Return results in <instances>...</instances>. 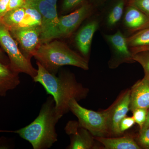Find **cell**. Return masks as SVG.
<instances>
[{
  "mask_svg": "<svg viewBox=\"0 0 149 149\" xmlns=\"http://www.w3.org/2000/svg\"><path fill=\"white\" fill-rule=\"evenodd\" d=\"M37 74L33 81L40 83L47 94L52 96L55 101L56 112L61 118L70 111L69 105L72 99L80 101L85 99L89 91L78 83L72 73L62 72L58 76L52 74L39 62Z\"/></svg>",
  "mask_w": 149,
  "mask_h": 149,
  "instance_id": "obj_1",
  "label": "cell"
},
{
  "mask_svg": "<svg viewBox=\"0 0 149 149\" xmlns=\"http://www.w3.org/2000/svg\"><path fill=\"white\" fill-rule=\"evenodd\" d=\"M60 119L56 112L55 101L50 95L43 104L40 113L34 121L16 130H0L13 133L29 142L34 149H47L58 141L56 126Z\"/></svg>",
  "mask_w": 149,
  "mask_h": 149,
  "instance_id": "obj_2",
  "label": "cell"
},
{
  "mask_svg": "<svg viewBox=\"0 0 149 149\" xmlns=\"http://www.w3.org/2000/svg\"><path fill=\"white\" fill-rule=\"evenodd\" d=\"M33 56L52 74H56L59 68L64 65L89 69V64L85 58L58 40L41 44Z\"/></svg>",
  "mask_w": 149,
  "mask_h": 149,
  "instance_id": "obj_3",
  "label": "cell"
},
{
  "mask_svg": "<svg viewBox=\"0 0 149 149\" xmlns=\"http://www.w3.org/2000/svg\"><path fill=\"white\" fill-rule=\"evenodd\" d=\"M70 111L78 119L79 124L95 137L109 136V124L111 107L104 110L95 111L80 106L75 99L70 101Z\"/></svg>",
  "mask_w": 149,
  "mask_h": 149,
  "instance_id": "obj_4",
  "label": "cell"
},
{
  "mask_svg": "<svg viewBox=\"0 0 149 149\" xmlns=\"http://www.w3.org/2000/svg\"><path fill=\"white\" fill-rule=\"evenodd\" d=\"M0 44L8 55L11 67L15 71L25 73L32 78L36 76L37 69L32 66L30 60L23 55L9 29L1 21Z\"/></svg>",
  "mask_w": 149,
  "mask_h": 149,
  "instance_id": "obj_5",
  "label": "cell"
},
{
  "mask_svg": "<svg viewBox=\"0 0 149 149\" xmlns=\"http://www.w3.org/2000/svg\"><path fill=\"white\" fill-rule=\"evenodd\" d=\"M25 5L36 9L42 16L41 44L56 39L59 21L56 6L45 0H27Z\"/></svg>",
  "mask_w": 149,
  "mask_h": 149,
  "instance_id": "obj_6",
  "label": "cell"
},
{
  "mask_svg": "<svg viewBox=\"0 0 149 149\" xmlns=\"http://www.w3.org/2000/svg\"><path fill=\"white\" fill-rule=\"evenodd\" d=\"M104 37L111 51V58L109 62L110 68H116L122 63L135 62L127 43V37L120 30L112 35H104Z\"/></svg>",
  "mask_w": 149,
  "mask_h": 149,
  "instance_id": "obj_7",
  "label": "cell"
},
{
  "mask_svg": "<svg viewBox=\"0 0 149 149\" xmlns=\"http://www.w3.org/2000/svg\"><path fill=\"white\" fill-rule=\"evenodd\" d=\"M9 30L19 44L23 55L30 60L41 45V27L17 28Z\"/></svg>",
  "mask_w": 149,
  "mask_h": 149,
  "instance_id": "obj_8",
  "label": "cell"
},
{
  "mask_svg": "<svg viewBox=\"0 0 149 149\" xmlns=\"http://www.w3.org/2000/svg\"><path fill=\"white\" fill-rule=\"evenodd\" d=\"M93 10L91 4L85 3L73 12L59 17L56 38L70 36L85 19L90 16Z\"/></svg>",
  "mask_w": 149,
  "mask_h": 149,
  "instance_id": "obj_9",
  "label": "cell"
},
{
  "mask_svg": "<svg viewBox=\"0 0 149 149\" xmlns=\"http://www.w3.org/2000/svg\"><path fill=\"white\" fill-rule=\"evenodd\" d=\"M130 89H127L120 94L111 106L109 132V136L116 137L122 135L119 125L123 118L126 116L130 110Z\"/></svg>",
  "mask_w": 149,
  "mask_h": 149,
  "instance_id": "obj_10",
  "label": "cell"
},
{
  "mask_svg": "<svg viewBox=\"0 0 149 149\" xmlns=\"http://www.w3.org/2000/svg\"><path fill=\"white\" fill-rule=\"evenodd\" d=\"M65 130L70 138V144L68 149H91L95 147L93 135L80 125L78 121L70 120L67 123Z\"/></svg>",
  "mask_w": 149,
  "mask_h": 149,
  "instance_id": "obj_11",
  "label": "cell"
},
{
  "mask_svg": "<svg viewBox=\"0 0 149 149\" xmlns=\"http://www.w3.org/2000/svg\"><path fill=\"white\" fill-rule=\"evenodd\" d=\"M130 110L138 108L149 109V75L145 74L130 89Z\"/></svg>",
  "mask_w": 149,
  "mask_h": 149,
  "instance_id": "obj_12",
  "label": "cell"
},
{
  "mask_svg": "<svg viewBox=\"0 0 149 149\" xmlns=\"http://www.w3.org/2000/svg\"><path fill=\"white\" fill-rule=\"evenodd\" d=\"M99 26V21L93 19L85 24L75 36V42L77 49L85 57L89 55L93 37Z\"/></svg>",
  "mask_w": 149,
  "mask_h": 149,
  "instance_id": "obj_13",
  "label": "cell"
},
{
  "mask_svg": "<svg viewBox=\"0 0 149 149\" xmlns=\"http://www.w3.org/2000/svg\"><path fill=\"white\" fill-rule=\"evenodd\" d=\"M149 23V17L139 9L128 5L123 13V23L125 28L135 32L145 29Z\"/></svg>",
  "mask_w": 149,
  "mask_h": 149,
  "instance_id": "obj_14",
  "label": "cell"
},
{
  "mask_svg": "<svg viewBox=\"0 0 149 149\" xmlns=\"http://www.w3.org/2000/svg\"><path fill=\"white\" fill-rule=\"evenodd\" d=\"M95 139L104 146L105 149H140L141 147L130 136L118 138L96 137Z\"/></svg>",
  "mask_w": 149,
  "mask_h": 149,
  "instance_id": "obj_15",
  "label": "cell"
},
{
  "mask_svg": "<svg viewBox=\"0 0 149 149\" xmlns=\"http://www.w3.org/2000/svg\"><path fill=\"white\" fill-rule=\"evenodd\" d=\"M19 73L11 66L3 64L0 62V95H5L9 90L16 88L20 84Z\"/></svg>",
  "mask_w": 149,
  "mask_h": 149,
  "instance_id": "obj_16",
  "label": "cell"
},
{
  "mask_svg": "<svg viewBox=\"0 0 149 149\" xmlns=\"http://www.w3.org/2000/svg\"><path fill=\"white\" fill-rule=\"evenodd\" d=\"M125 0H116L110 8L105 17L107 27L112 28L121 20L124 13Z\"/></svg>",
  "mask_w": 149,
  "mask_h": 149,
  "instance_id": "obj_17",
  "label": "cell"
},
{
  "mask_svg": "<svg viewBox=\"0 0 149 149\" xmlns=\"http://www.w3.org/2000/svg\"><path fill=\"white\" fill-rule=\"evenodd\" d=\"M25 14V8H19L8 11L0 21L9 30L18 28L22 22Z\"/></svg>",
  "mask_w": 149,
  "mask_h": 149,
  "instance_id": "obj_18",
  "label": "cell"
},
{
  "mask_svg": "<svg viewBox=\"0 0 149 149\" xmlns=\"http://www.w3.org/2000/svg\"><path fill=\"white\" fill-rule=\"evenodd\" d=\"M25 8L24 18L18 28L41 27L42 16L36 9L27 5Z\"/></svg>",
  "mask_w": 149,
  "mask_h": 149,
  "instance_id": "obj_19",
  "label": "cell"
},
{
  "mask_svg": "<svg viewBox=\"0 0 149 149\" xmlns=\"http://www.w3.org/2000/svg\"><path fill=\"white\" fill-rule=\"evenodd\" d=\"M129 48H137L149 46V27L141 29L127 37Z\"/></svg>",
  "mask_w": 149,
  "mask_h": 149,
  "instance_id": "obj_20",
  "label": "cell"
},
{
  "mask_svg": "<svg viewBox=\"0 0 149 149\" xmlns=\"http://www.w3.org/2000/svg\"><path fill=\"white\" fill-rule=\"evenodd\" d=\"M133 59L143 67L145 74L149 75V50L141 51L133 54Z\"/></svg>",
  "mask_w": 149,
  "mask_h": 149,
  "instance_id": "obj_21",
  "label": "cell"
},
{
  "mask_svg": "<svg viewBox=\"0 0 149 149\" xmlns=\"http://www.w3.org/2000/svg\"><path fill=\"white\" fill-rule=\"evenodd\" d=\"M148 110L146 109L138 108L133 110V116L135 123L139 125L141 130L146 120Z\"/></svg>",
  "mask_w": 149,
  "mask_h": 149,
  "instance_id": "obj_22",
  "label": "cell"
},
{
  "mask_svg": "<svg viewBox=\"0 0 149 149\" xmlns=\"http://www.w3.org/2000/svg\"><path fill=\"white\" fill-rule=\"evenodd\" d=\"M128 5L132 6L149 17V0H129Z\"/></svg>",
  "mask_w": 149,
  "mask_h": 149,
  "instance_id": "obj_23",
  "label": "cell"
},
{
  "mask_svg": "<svg viewBox=\"0 0 149 149\" xmlns=\"http://www.w3.org/2000/svg\"><path fill=\"white\" fill-rule=\"evenodd\" d=\"M138 141L140 147L149 149V128L140 130Z\"/></svg>",
  "mask_w": 149,
  "mask_h": 149,
  "instance_id": "obj_24",
  "label": "cell"
},
{
  "mask_svg": "<svg viewBox=\"0 0 149 149\" xmlns=\"http://www.w3.org/2000/svg\"><path fill=\"white\" fill-rule=\"evenodd\" d=\"M85 0H64L62 5V11L67 12L74 9L84 3Z\"/></svg>",
  "mask_w": 149,
  "mask_h": 149,
  "instance_id": "obj_25",
  "label": "cell"
},
{
  "mask_svg": "<svg viewBox=\"0 0 149 149\" xmlns=\"http://www.w3.org/2000/svg\"><path fill=\"white\" fill-rule=\"evenodd\" d=\"M135 121L133 117H128L126 116L123 118L119 125L120 130L123 134L126 130L132 128L135 124Z\"/></svg>",
  "mask_w": 149,
  "mask_h": 149,
  "instance_id": "obj_26",
  "label": "cell"
},
{
  "mask_svg": "<svg viewBox=\"0 0 149 149\" xmlns=\"http://www.w3.org/2000/svg\"><path fill=\"white\" fill-rule=\"evenodd\" d=\"M26 2V0H9L8 11L23 7Z\"/></svg>",
  "mask_w": 149,
  "mask_h": 149,
  "instance_id": "obj_27",
  "label": "cell"
},
{
  "mask_svg": "<svg viewBox=\"0 0 149 149\" xmlns=\"http://www.w3.org/2000/svg\"><path fill=\"white\" fill-rule=\"evenodd\" d=\"M9 0H0V20L8 11Z\"/></svg>",
  "mask_w": 149,
  "mask_h": 149,
  "instance_id": "obj_28",
  "label": "cell"
},
{
  "mask_svg": "<svg viewBox=\"0 0 149 149\" xmlns=\"http://www.w3.org/2000/svg\"><path fill=\"white\" fill-rule=\"evenodd\" d=\"M130 49V51L133 54L138 52H141V51L149 50V46L141 47L131 48Z\"/></svg>",
  "mask_w": 149,
  "mask_h": 149,
  "instance_id": "obj_29",
  "label": "cell"
},
{
  "mask_svg": "<svg viewBox=\"0 0 149 149\" xmlns=\"http://www.w3.org/2000/svg\"><path fill=\"white\" fill-rule=\"evenodd\" d=\"M92 4L95 6H99L102 4L104 2L107 1V0H91Z\"/></svg>",
  "mask_w": 149,
  "mask_h": 149,
  "instance_id": "obj_30",
  "label": "cell"
},
{
  "mask_svg": "<svg viewBox=\"0 0 149 149\" xmlns=\"http://www.w3.org/2000/svg\"><path fill=\"white\" fill-rule=\"evenodd\" d=\"M149 128V109L148 110L146 120V122H145V123H144L143 128H142L141 129H145V128Z\"/></svg>",
  "mask_w": 149,
  "mask_h": 149,
  "instance_id": "obj_31",
  "label": "cell"
},
{
  "mask_svg": "<svg viewBox=\"0 0 149 149\" xmlns=\"http://www.w3.org/2000/svg\"><path fill=\"white\" fill-rule=\"evenodd\" d=\"M45 1H47L48 2L51 3L52 4L54 5V6H56L57 0H45Z\"/></svg>",
  "mask_w": 149,
  "mask_h": 149,
  "instance_id": "obj_32",
  "label": "cell"
},
{
  "mask_svg": "<svg viewBox=\"0 0 149 149\" xmlns=\"http://www.w3.org/2000/svg\"><path fill=\"white\" fill-rule=\"evenodd\" d=\"M4 58L3 55L1 51L0 50V62L4 61Z\"/></svg>",
  "mask_w": 149,
  "mask_h": 149,
  "instance_id": "obj_33",
  "label": "cell"
},
{
  "mask_svg": "<svg viewBox=\"0 0 149 149\" xmlns=\"http://www.w3.org/2000/svg\"><path fill=\"white\" fill-rule=\"evenodd\" d=\"M149 23H148V25H147L146 27V28H149Z\"/></svg>",
  "mask_w": 149,
  "mask_h": 149,
  "instance_id": "obj_34",
  "label": "cell"
},
{
  "mask_svg": "<svg viewBox=\"0 0 149 149\" xmlns=\"http://www.w3.org/2000/svg\"><path fill=\"white\" fill-rule=\"evenodd\" d=\"M128 1H129V0H128Z\"/></svg>",
  "mask_w": 149,
  "mask_h": 149,
  "instance_id": "obj_35",
  "label": "cell"
},
{
  "mask_svg": "<svg viewBox=\"0 0 149 149\" xmlns=\"http://www.w3.org/2000/svg\"><path fill=\"white\" fill-rule=\"evenodd\" d=\"M26 1H27V0H26Z\"/></svg>",
  "mask_w": 149,
  "mask_h": 149,
  "instance_id": "obj_36",
  "label": "cell"
}]
</instances>
